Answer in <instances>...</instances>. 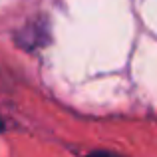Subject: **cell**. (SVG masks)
I'll list each match as a JSON object with an SVG mask.
<instances>
[{
  "instance_id": "cell-1",
  "label": "cell",
  "mask_w": 157,
  "mask_h": 157,
  "mask_svg": "<svg viewBox=\"0 0 157 157\" xmlns=\"http://www.w3.org/2000/svg\"><path fill=\"white\" fill-rule=\"evenodd\" d=\"M50 42V28L44 18H36L28 22L22 30L16 32V44L26 50H36Z\"/></svg>"
},
{
  "instance_id": "cell-2",
  "label": "cell",
  "mask_w": 157,
  "mask_h": 157,
  "mask_svg": "<svg viewBox=\"0 0 157 157\" xmlns=\"http://www.w3.org/2000/svg\"><path fill=\"white\" fill-rule=\"evenodd\" d=\"M86 157H123V155H117L113 151H92V153H88Z\"/></svg>"
},
{
  "instance_id": "cell-3",
  "label": "cell",
  "mask_w": 157,
  "mask_h": 157,
  "mask_svg": "<svg viewBox=\"0 0 157 157\" xmlns=\"http://www.w3.org/2000/svg\"><path fill=\"white\" fill-rule=\"evenodd\" d=\"M4 129V121H2V119H0V131H2Z\"/></svg>"
}]
</instances>
